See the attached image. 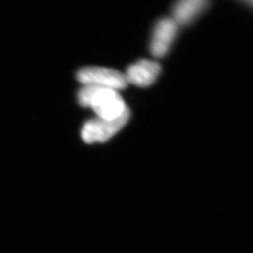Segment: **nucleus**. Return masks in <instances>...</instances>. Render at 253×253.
<instances>
[{
	"label": "nucleus",
	"mask_w": 253,
	"mask_h": 253,
	"mask_svg": "<svg viewBox=\"0 0 253 253\" xmlns=\"http://www.w3.org/2000/svg\"><path fill=\"white\" fill-rule=\"evenodd\" d=\"M78 100L83 107H89L98 118L105 120L120 118L128 110L118 91L111 88L84 85L78 93Z\"/></svg>",
	"instance_id": "obj_1"
},
{
	"label": "nucleus",
	"mask_w": 253,
	"mask_h": 253,
	"mask_svg": "<svg viewBox=\"0 0 253 253\" xmlns=\"http://www.w3.org/2000/svg\"><path fill=\"white\" fill-rule=\"evenodd\" d=\"M245 2H247V3H249V4H251V5H253V0H243Z\"/></svg>",
	"instance_id": "obj_7"
},
{
	"label": "nucleus",
	"mask_w": 253,
	"mask_h": 253,
	"mask_svg": "<svg viewBox=\"0 0 253 253\" xmlns=\"http://www.w3.org/2000/svg\"><path fill=\"white\" fill-rule=\"evenodd\" d=\"M161 71V65L158 62L143 59L131 64L124 74L127 84L140 87H146L157 80Z\"/></svg>",
	"instance_id": "obj_5"
},
{
	"label": "nucleus",
	"mask_w": 253,
	"mask_h": 253,
	"mask_svg": "<svg viewBox=\"0 0 253 253\" xmlns=\"http://www.w3.org/2000/svg\"><path fill=\"white\" fill-rule=\"evenodd\" d=\"M129 117L130 112L128 109L120 118L114 120H105L99 118L91 119L85 122L82 127V139L87 144L106 142L126 125Z\"/></svg>",
	"instance_id": "obj_2"
},
{
	"label": "nucleus",
	"mask_w": 253,
	"mask_h": 253,
	"mask_svg": "<svg viewBox=\"0 0 253 253\" xmlns=\"http://www.w3.org/2000/svg\"><path fill=\"white\" fill-rule=\"evenodd\" d=\"M209 0H176L172 8V17L179 26L190 25L207 9Z\"/></svg>",
	"instance_id": "obj_6"
},
{
	"label": "nucleus",
	"mask_w": 253,
	"mask_h": 253,
	"mask_svg": "<svg viewBox=\"0 0 253 253\" xmlns=\"http://www.w3.org/2000/svg\"><path fill=\"white\" fill-rule=\"evenodd\" d=\"M77 80L84 85H93L114 90H121L127 86L124 73L102 67H86L77 73Z\"/></svg>",
	"instance_id": "obj_3"
},
{
	"label": "nucleus",
	"mask_w": 253,
	"mask_h": 253,
	"mask_svg": "<svg viewBox=\"0 0 253 253\" xmlns=\"http://www.w3.org/2000/svg\"><path fill=\"white\" fill-rule=\"evenodd\" d=\"M178 25L172 17L161 19L154 27L150 51L156 57H163L169 52L177 34Z\"/></svg>",
	"instance_id": "obj_4"
}]
</instances>
